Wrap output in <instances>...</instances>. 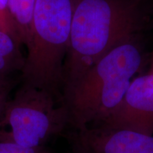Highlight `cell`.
<instances>
[{"mask_svg": "<svg viewBox=\"0 0 153 153\" xmlns=\"http://www.w3.org/2000/svg\"><path fill=\"white\" fill-rule=\"evenodd\" d=\"M147 22L143 0H73L62 89L114 48L135 39Z\"/></svg>", "mask_w": 153, "mask_h": 153, "instance_id": "6da1fadb", "label": "cell"}, {"mask_svg": "<svg viewBox=\"0 0 153 153\" xmlns=\"http://www.w3.org/2000/svg\"><path fill=\"white\" fill-rule=\"evenodd\" d=\"M144 62V53L135 38L114 48L79 79L63 87L68 129L102 123L121 102Z\"/></svg>", "mask_w": 153, "mask_h": 153, "instance_id": "7a4b0ae2", "label": "cell"}, {"mask_svg": "<svg viewBox=\"0 0 153 153\" xmlns=\"http://www.w3.org/2000/svg\"><path fill=\"white\" fill-rule=\"evenodd\" d=\"M73 0H36L22 84L62 100L63 66L71 30Z\"/></svg>", "mask_w": 153, "mask_h": 153, "instance_id": "3957f363", "label": "cell"}, {"mask_svg": "<svg viewBox=\"0 0 153 153\" xmlns=\"http://www.w3.org/2000/svg\"><path fill=\"white\" fill-rule=\"evenodd\" d=\"M62 100L44 89L22 84L0 112V142L30 148L46 147L68 129Z\"/></svg>", "mask_w": 153, "mask_h": 153, "instance_id": "277c9868", "label": "cell"}, {"mask_svg": "<svg viewBox=\"0 0 153 153\" xmlns=\"http://www.w3.org/2000/svg\"><path fill=\"white\" fill-rule=\"evenodd\" d=\"M63 136L72 153H153V135L131 130L91 126Z\"/></svg>", "mask_w": 153, "mask_h": 153, "instance_id": "5b68a950", "label": "cell"}, {"mask_svg": "<svg viewBox=\"0 0 153 153\" xmlns=\"http://www.w3.org/2000/svg\"><path fill=\"white\" fill-rule=\"evenodd\" d=\"M99 125L153 135V73L134 78L117 108Z\"/></svg>", "mask_w": 153, "mask_h": 153, "instance_id": "8992f818", "label": "cell"}, {"mask_svg": "<svg viewBox=\"0 0 153 153\" xmlns=\"http://www.w3.org/2000/svg\"><path fill=\"white\" fill-rule=\"evenodd\" d=\"M36 0H9L11 21L21 43H30Z\"/></svg>", "mask_w": 153, "mask_h": 153, "instance_id": "52a82bcc", "label": "cell"}, {"mask_svg": "<svg viewBox=\"0 0 153 153\" xmlns=\"http://www.w3.org/2000/svg\"><path fill=\"white\" fill-rule=\"evenodd\" d=\"M21 45L10 34L0 30V73L9 76L14 72H22L26 57L21 52Z\"/></svg>", "mask_w": 153, "mask_h": 153, "instance_id": "ba28073f", "label": "cell"}, {"mask_svg": "<svg viewBox=\"0 0 153 153\" xmlns=\"http://www.w3.org/2000/svg\"><path fill=\"white\" fill-rule=\"evenodd\" d=\"M0 30L10 34L15 39L20 42L11 19L9 9V0H0Z\"/></svg>", "mask_w": 153, "mask_h": 153, "instance_id": "9c48e42d", "label": "cell"}, {"mask_svg": "<svg viewBox=\"0 0 153 153\" xmlns=\"http://www.w3.org/2000/svg\"><path fill=\"white\" fill-rule=\"evenodd\" d=\"M0 153H52L47 147L30 148L11 143L0 142Z\"/></svg>", "mask_w": 153, "mask_h": 153, "instance_id": "30bf717a", "label": "cell"}, {"mask_svg": "<svg viewBox=\"0 0 153 153\" xmlns=\"http://www.w3.org/2000/svg\"><path fill=\"white\" fill-rule=\"evenodd\" d=\"M11 87L7 88H0V112L2 110L5 103L9 98V94H10Z\"/></svg>", "mask_w": 153, "mask_h": 153, "instance_id": "8fae6325", "label": "cell"}, {"mask_svg": "<svg viewBox=\"0 0 153 153\" xmlns=\"http://www.w3.org/2000/svg\"><path fill=\"white\" fill-rule=\"evenodd\" d=\"M13 86H14V82L9 77V76L0 73V88H13Z\"/></svg>", "mask_w": 153, "mask_h": 153, "instance_id": "7c38bea8", "label": "cell"}, {"mask_svg": "<svg viewBox=\"0 0 153 153\" xmlns=\"http://www.w3.org/2000/svg\"><path fill=\"white\" fill-rule=\"evenodd\" d=\"M147 72H150V73H153V52L150 56V66H149V70Z\"/></svg>", "mask_w": 153, "mask_h": 153, "instance_id": "4fadbf2b", "label": "cell"}]
</instances>
